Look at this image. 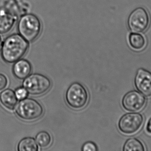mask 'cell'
<instances>
[{
    "label": "cell",
    "instance_id": "obj_11",
    "mask_svg": "<svg viewBox=\"0 0 151 151\" xmlns=\"http://www.w3.org/2000/svg\"><path fill=\"white\" fill-rule=\"evenodd\" d=\"M32 66L28 60L20 59L15 62L12 72L15 77L19 79H24L29 76L32 72Z\"/></svg>",
    "mask_w": 151,
    "mask_h": 151
},
{
    "label": "cell",
    "instance_id": "obj_9",
    "mask_svg": "<svg viewBox=\"0 0 151 151\" xmlns=\"http://www.w3.org/2000/svg\"><path fill=\"white\" fill-rule=\"evenodd\" d=\"M137 90L146 97H151V72L144 68L137 70L134 78Z\"/></svg>",
    "mask_w": 151,
    "mask_h": 151
},
{
    "label": "cell",
    "instance_id": "obj_4",
    "mask_svg": "<svg viewBox=\"0 0 151 151\" xmlns=\"http://www.w3.org/2000/svg\"><path fill=\"white\" fill-rule=\"evenodd\" d=\"M23 86L28 94L39 96L47 92L51 86V82L47 76L40 74H33L24 79Z\"/></svg>",
    "mask_w": 151,
    "mask_h": 151
},
{
    "label": "cell",
    "instance_id": "obj_12",
    "mask_svg": "<svg viewBox=\"0 0 151 151\" xmlns=\"http://www.w3.org/2000/svg\"><path fill=\"white\" fill-rule=\"evenodd\" d=\"M17 98L15 92L12 90L7 89L2 91L0 94V102L7 109L13 110L17 103Z\"/></svg>",
    "mask_w": 151,
    "mask_h": 151
},
{
    "label": "cell",
    "instance_id": "obj_7",
    "mask_svg": "<svg viewBox=\"0 0 151 151\" xmlns=\"http://www.w3.org/2000/svg\"><path fill=\"white\" fill-rule=\"evenodd\" d=\"M144 121L143 116L139 113H129L123 115L120 119L118 127L120 131L127 135L138 132Z\"/></svg>",
    "mask_w": 151,
    "mask_h": 151
},
{
    "label": "cell",
    "instance_id": "obj_6",
    "mask_svg": "<svg viewBox=\"0 0 151 151\" xmlns=\"http://www.w3.org/2000/svg\"><path fill=\"white\" fill-rule=\"evenodd\" d=\"M127 23L129 28L132 32L143 33L147 30L150 25L149 13L142 7L136 8L129 14Z\"/></svg>",
    "mask_w": 151,
    "mask_h": 151
},
{
    "label": "cell",
    "instance_id": "obj_20",
    "mask_svg": "<svg viewBox=\"0 0 151 151\" xmlns=\"http://www.w3.org/2000/svg\"><path fill=\"white\" fill-rule=\"evenodd\" d=\"M146 130L148 134H151V117L147 122L146 127Z\"/></svg>",
    "mask_w": 151,
    "mask_h": 151
},
{
    "label": "cell",
    "instance_id": "obj_8",
    "mask_svg": "<svg viewBox=\"0 0 151 151\" xmlns=\"http://www.w3.org/2000/svg\"><path fill=\"white\" fill-rule=\"evenodd\" d=\"M146 102V98L142 94L136 90H132L124 95L122 104L126 111L135 112L142 110L145 105Z\"/></svg>",
    "mask_w": 151,
    "mask_h": 151
},
{
    "label": "cell",
    "instance_id": "obj_3",
    "mask_svg": "<svg viewBox=\"0 0 151 151\" xmlns=\"http://www.w3.org/2000/svg\"><path fill=\"white\" fill-rule=\"evenodd\" d=\"M16 113L20 118L27 121L36 120L43 113L42 105L35 99L25 98L16 105Z\"/></svg>",
    "mask_w": 151,
    "mask_h": 151
},
{
    "label": "cell",
    "instance_id": "obj_10",
    "mask_svg": "<svg viewBox=\"0 0 151 151\" xmlns=\"http://www.w3.org/2000/svg\"><path fill=\"white\" fill-rule=\"evenodd\" d=\"M17 16L9 11L0 10V34H5L9 32L17 20Z\"/></svg>",
    "mask_w": 151,
    "mask_h": 151
},
{
    "label": "cell",
    "instance_id": "obj_14",
    "mask_svg": "<svg viewBox=\"0 0 151 151\" xmlns=\"http://www.w3.org/2000/svg\"><path fill=\"white\" fill-rule=\"evenodd\" d=\"M17 150L19 151H37L39 149L36 141L32 137H27L19 142Z\"/></svg>",
    "mask_w": 151,
    "mask_h": 151
},
{
    "label": "cell",
    "instance_id": "obj_17",
    "mask_svg": "<svg viewBox=\"0 0 151 151\" xmlns=\"http://www.w3.org/2000/svg\"><path fill=\"white\" fill-rule=\"evenodd\" d=\"M15 95L18 100H23L26 98L28 96V93L25 88L19 87L15 91Z\"/></svg>",
    "mask_w": 151,
    "mask_h": 151
},
{
    "label": "cell",
    "instance_id": "obj_15",
    "mask_svg": "<svg viewBox=\"0 0 151 151\" xmlns=\"http://www.w3.org/2000/svg\"><path fill=\"white\" fill-rule=\"evenodd\" d=\"M144 145L139 139L131 138L128 139L124 144L123 151H145Z\"/></svg>",
    "mask_w": 151,
    "mask_h": 151
},
{
    "label": "cell",
    "instance_id": "obj_19",
    "mask_svg": "<svg viewBox=\"0 0 151 151\" xmlns=\"http://www.w3.org/2000/svg\"><path fill=\"white\" fill-rule=\"evenodd\" d=\"M8 84V79L5 75L0 74V91L5 88Z\"/></svg>",
    "mask_w": 151,
    "mask_h": 151
},
{
    "label": "cell",
    "instance_id": "obj_16",
    "mask_svg": "<svg viewBox=\"0 0 151 151\" xmlns=\"http://www.w3.org/2000/svg\"><path fill=\"white\" fill-rule=\"evenodd\" d=\"M36 142L41 148H46L51 144L52 137L48 132L41 131L36 135Z\"/></svg>",
    "mask_w": 151,
    "mask_h": 151
},
{
    "label": "cell",
    "instance_id": "obj_13",
    "mask_svg": "<svg viewBox=\"0 0 151 151\" xmlns=\"http://www.w3.org/2000/svg\"><path fill=\"white\" fill-rule=\"evenodd\" d=\"M129 41L132 48L135 50L143 49L146 45V40L142 35L137 33H132L129 35Z\"/></svg>",
    "mask_w": 151,
    "mask_h": 151
},
{
    "label": "cell",
    "instance_id": "obj_1",
    "mask_svg": "<svg viewBox=\"0 0 151 151\" xmlns=\"http://www.w3.org/2000/svg\"><path fill=\"white\" fill-rule=\"evenodd\" d=\"M28 42L19 34L8 36L2 44L1 55L4 61L13 63L20 59L28 50Z\"/></svg>",
    "mask_w": 151,
    "mask_h": 151
},
{
    "label": "cell",
    "instance_id": "obj_18",
    "mask_svg": "<svg viewBox=\"0 0 151 151\" xmlns=\"http://www.w3.org/2000/svg\"><path fill=\"white\" fill-rule=\"evenodd\" d=\"M81 150L83 151H96L98 150V148L94 143L89 142L83 144Z\"/></svg>",
    "mask_w": 151,
    "mask_h": 151
},
{
    "label": "cell",
    "instance_id": "obj_5",
    "mask_svg": "<svg viewBox=\"0 0 151 151\" xmlns=\"http://www.w3.org/2000/svg\"><path fill=\"white\" fill-rule=\"evenodd\" d=\"M65 97L68 105L75 110H80L85 107L88 100V95L86 88L77 82L72 83L69 87Z\"/></svg>",
    "mask_w": 151,
    "mask_h": 151
},
{
    "label": "cell",
    "instance_id": "obj_21",
    "mask_svg": "<svg viewBox=\"0 0 151 151\" xmlns=\"http://www.w3.org/2000/svg\"><path fill=\"white\" fill-rule=\"evenodd\" d=\"M2 43V39L1 38V36H0V48H1V46Z\"/></svg>",
    "mask_w": 151,
    "mask_h": 151
},
{
    "label": "cell",
    "instance_id": "obj_2",
    "mask_svg": "<svg viewBox=\"0 0 151 151\" xmlns=\"http://www.w3.org/2000/svg\"><path fill=\"white\" fill-rule=\"evenodd\" d=\"M42 28L39 18L32 14H26L20 18L18 23L19 34L27 41L32 42L40 36Z\"/></svg>",
    "mask_w": 151,
    "mask_h": 151
}]
</instances>
